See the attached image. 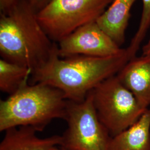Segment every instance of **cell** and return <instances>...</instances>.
<instances>
[{"mask_svg":"<svg viewBox=\"0 0 150 150\" xmlns=\"http://www.w3.org/2000/svg\"><path fill=\"white\" fill-rule=\"evenodd\" d=\"M137 0H113L97 20L102 30L121 47L125 41V32L130 11Z\"/></svg>","mask_w":150,"mask_h":150,"instance_id":"30bf717a","label":"cell"},{"mask_svg":"<svg viewBox=\"0 0 150 150\" xmlns=\"http://www.w3.org/2000/svg\"><path fill=\"white\" fill-rule=\"evenodd\" d=\"M142 55H147L150 54V38L147 42V43L142 48Z\"/></svg>","mask_w":150,"mask_h":150,"instance_id":"2e32d148","label":"cell"},{"mask_svg":"<svg viewBox=\"0 0 150 150\" xmlns=\"http://www.w3.org/2000/svg\"><path fill=\"white\" fill-rule=\"evenodd\" d=\"M142 12L137 31L129 45L132 52L136 54L150 27V0H142Z\"/></svg>","mask_w":150,"mask_h":150,"instance_id":"4fadbf2b","label":"cell"},{"mask_svg":"<svg viewBox=\"0 0 150 150\" xmlns=\"http://www.w3.org/2000/svg\"><path fill=\"white\" fill-rule=\"evenodd\" d=\"M113 0H51L37 13L50 39L59 42L79 28L96 22Z\"/></svg>","mask_w":150,"mask_h":150,"instance_id":"5b68a950","label":"cell"},{"mask_svg":"<svg viewBox=\"0 0 150 150\" xmlns=\"http://www.w3.org/2000/svg\"><path fill=\"white\" fill-rule=\"evenodd\" d=\"M53 150H69V149H66V148H64V147H61V146H59V147H56V148H55V149H54Z\"/></svg>","mask_w":150,"mask_h":150,"instance_id":"e0dca14e","label":"cell"},{"mask_svg":"<svg viewBox=\"0 0 150 150\" xmlns=\"http://www.w3.org/2000/svg\"><path fill=\"white\" fill-rule=\"evenodd\" d=\"M134 57L127 47L111 56L61 58L57 46L48 61L32 73L31 83L53 86L62 91L69 101L80 102L103 81L117 75Z\"/></svg>","mask_w":150,"mask_h":150,"instance_id":"6da1fadb","label":"cell"},{"mask_svg":"<svg viewBox=\"0 0 150 150\" xmlns=\"http://www.w3.org/2000/svg\"><path fill=\"white\" fill-rule=\"evenodd\" d=\"M91 92L97 117L111 137L132 126L147 109L116 75L103 81Z\"/></svg>","mask_w":150,"mask_h":150,"instance_id":"277c9868","label":"cell"},{"mask_svg":"<svg viewBox=\"0 0 150 150\" xmlns=\"http://www.w3.org/2000/svg\"><path fill=\"white\" fill-rule=\"evenodd\" d=\"M37 13L28 0H20L0 16L1 59L28 67L32 73L57 47L41 26Z\"/></svg>","mask_w":150,"mask_h":150,"instance_id":"7a4b0ae2","label":"cell"},{"mask_svg":"<svg viewBox=\"0 0 150 150\" xmlns=\"http://www.w3.org/2000/svg\"><path fill=\"white\" fill-rule=\"evenodd\" d=\"M32 74V70L28 67L1 59L0 90L12 95L28 81Z\"/></svg>","mask_w":150,"mask_h":150,"instance_id":"7c38bea8","label":"cell"},{"mask_svg":"<svg viewBox=\"0 0 150 150\" xmlns=\"http://www.w3.org/2000/svg\"><path fill=\"white\" fill-rule=\"evenodd\" d=\"M20 0H0V11L4 13L9 10Z\"/></svg>","mask_w":150,"mask_h":150,"instance_id":"5bb4252c","label":"cell"},{"mask_svg":"<svg viewBox=\"0 0 150 150\" xmlns=\"http://www.w3.org/2000/svg\"><path fill=\"white\" fill-rule=\"evenodd\" d=\"M5 132L0 150H53L62 144L61 136L39 137L38 132L31 126L11 128Z\"/></svg>","mask_w":150,"mask_h":150,"instance_id":"9c48e42d","label":"cell"},{"mask_svg":"<svg viewBox=\"0 0 150 150\" xmlns=\"http://www.w3.org/2000/svg\"><path fill=\"white\" fill-rule=\"evenodd\" d=\"M28 82L1 100V132L20 126H31L42 132L54 120H65L69 101L64 93L47 84Z\"/></svg>","mask_w":150,"mask_h":150,"instance_id":"3957f363","label":"cell"},{"mask_svg":"<svg viewBox=\"0 0 150 150\" xmlns=\"http://www.w3.org/2000/svg\"><path fill=\"white\" fill-rule=\"evenodd\" d=\"M57 43L61 58L77 55L107 57L119 54L123 50L102 30L97 22L79 28Z\"/></svg>","mask_w":150,"mask_h":150,"instance_id":"52a82bcc","label":"cell"},{"mask_svg":"<svg viewBox=\"0 0 150 150\" xmlns=\"http://www.w3.org/2000/svg\"><path fill=\"white\" fill-rule=\"evenodd\" d=\"M64 120L67 127L61 135V147L70 150H109L111 136L97 117L91 91L82 101H69Z\"/></svg>","mask_w":150,"mask_h":150,"instance_id":"8992f818","label":"cell"},{"mask_svg":"<svg viewBox=\"0 0 150 150\" xmlns=\"http://www.w3.org/2000/svg\"><path fill=\"white\" fill-rule=\"evenodd\" d=\"M116 76L140 104L147 108L150 105V54L130 59Z\"/></svg>","mask_w":150,"mask_h":150,"instance_id":"ba28073f","label":"cell"},{"mask_svg":"<svg viewBox=\"0 0 150 150\" xmlns=\"http://www.w3.org/2000/svg\"><path fill=\"white\" fill-rule=\"evenodd\" d=\"M109 150H150V110L129 128L111 137Z\"/></svg>","mask_w":150,"mask_h":150,"instance_id":"8fae6325","label":"cell"},{"mask_svg":"<svg viewBox=\"0 0 150 150\" xmlns=\"http://www.w3.org/2000/svg\"><path fill=\"white\" fill-rule=\"evenodd\" d=\"M51 0H28L33 8L38 12L47 5Z\"/></svg>","mask_w":150,"mask_h":150,"instance_id":"9a60e30c","label":"cell"}]
</instances>
